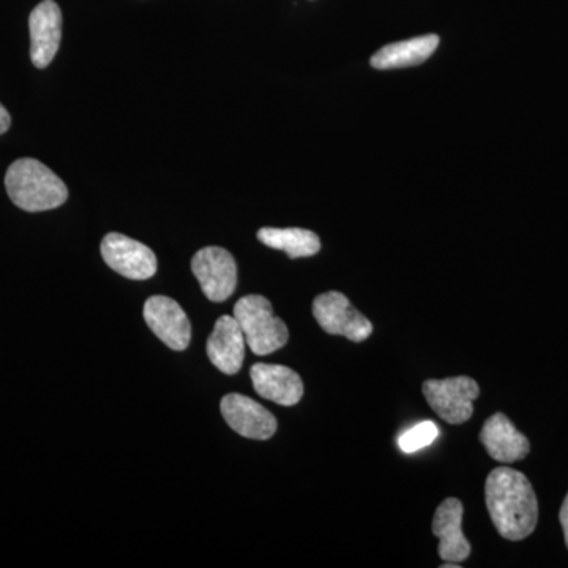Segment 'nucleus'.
<instances>
[{"instance_id": "f257e3e1", "label": "nucleus", "mask_w": 568, "mask_h": 568, "mask_svg": "<svg viewBox=\"0 0 568 568\" xmlns=\"http://www.w3.org/2000/svg\"><path fill=\"white\" fill-rule=\"evenodd\" d=\"M485 497L497 532L511 541L525 540L536 529L538 503L525 474L510 467H496L489 473Z\"/></svg>"}, {"instance_id": "f03ea898", "label": "nucleus", "mask_w": 568, "mask_h": 568, "mask_svg": "<svg viewBox=\"0 0 568 568\" xmlns=\"http://www.w3.org/2000/svg\"><path fill=\"white\" fill-rule=\"evenodd\" d=\"M6 189L13 204L26 212L52 211L69 200V189L62 179L36 159H20L11 164Z\"/></svg>"}, {"instance_id": "7ed1b4c3", "label": "nucleus", "mask_w": 568, "mask_h": 568, "mask_svg": "<svg viewBox=\"0 0 568 568\" xmlns=\"http://www.w3.org/2000/svg\"><path fill=\"white\" fill-rule=\"evenodd\" d=\"M234 317L244 332L246 345L256 355H268L282 349L290 339V331L274 316L271 302L263 295H245L234 306Z\"/></svg>"}, {"instance_id": "20e7f679", "label": "nucleus", "mask_w": 568, "mask_h": 568, "mask_svg": "<svg viewBox=\"0 0 568 568\" xmlns=\"http://www.w3.org/2000/svg\"><path fill=\"white\" fill-rule=\"evenodd\" d=\"M424 395L433 410L447 424L462 425L474 414L480 387L473 377L457 376L429 379L424 383Z\"/></svg>"}, {"instance_id": "39448f33", "label": "nucleus", "mask_w": 568, "mask_h": 568, "mask_svg": "<svg viewBox=\"0 0 568 568\" xmlns=\"http://www.w3.org/2000/svg\"><path fill=\"white\" fill-rule=\"evenodd\" d=\"M313 315L327 334L346 336L354 343L365 342L373 332V324L354 308L345 294L336 291L317 295Z\"/></svg>"}, {"instance_id": "423d86ee", "label": "nucleus", "mask_w": 568, "mask_h": 568, "mask_svg": "<svg viewBox=\"0 0 568 568\" xmlns=\"http://www.w3.org/2000/svg\"><path fill=\"white\" fill-rule=\"evenodd\" d=\"M192 271L209 301H227L237 287L234 256L220 246H205L194 254Z\"/></svg>"}, {"instance_id": "0eeeda50", "label": "nucleus", "mask_w": 568, "mask_h": 568, "mask_svg": "<svg viewBox=\"0 0 568 568\" xmlns=\"http://www.w3.org/2000/svg\"><path fill=\"white\" fill-rule=\"evenodd\" d=\"M102 256L112 271L138 282L152 278L159 265L155 253L149 246L119 233L104 235Z\"/></svg>"}, {"instance_id": "6e6552de", "label": "nucleus", "mask_w": 568, "mask_h": 568, "mask_svg": "<svg viewBox=\"0 0 568 568\" xmlns=\"http://www.w3.org/2000/svg\"><path fill=\"white\" fill-rule=\"evenodd\" d=\"M144 321L160 339L174 351H185L192 342V324L173 298L153 295L144 304Z\"/></svg>"}, {"instance_id": "1a4fd4ad", "label": "nucleus", "mask_w": 568, "mask_h": 568, "mask_svg": "<svg viewBox=\"0 0 568 568\" xmlns=\"http://www.w3.org/2000/svg\"><path fill=\"white\" fill-rule=\"evenodd\" d=\"M222 414L226 424L248 439L267 440L275 435L278 422L274 414L245 395L231 394L222 399Z\"/></svg>"}, {"instance_id": "9d476101", "label": "nucleus", "mask_w": 568, "mask_h": 568, "mask_svg": "<svg viewBox=\"0 0 568 568\" xmlns=\"http://www.w3.org/2000/svg\"><path fill=\"white\" fill-rule=\"evenodd\" d=\"M31 59L37 69H47L62 40V11L54 0H43L29 17Z\"/></svg>"}, {"instance_id": "9b49d317", "label": "nucleus", "mask_w": 568, "mask_h": 568, "mask_svg": "<svg viewBox=\"0 0 568 568\" xmlns=\"http://www.w3.org/2000/svg\"><path fill=\"white\" fill-rule=\"evenodd\" d=\"M465 507L455 497H448L437 507L433 518V534L439 538V558L446 562H463L469 558L470 545L463 534Z\"/></svg>"}, {"instance_id": "f8f14e48", "label": "nucleus", "mask_w": 568, "mask_h": 568, "mask_svg": "<svg viewBox=\"0 0 568 568\" xmlns=\"http://www.w3.org/2000/svg\"><path fill=\"white\" fill-rule=\"evenodd\" d=\"M245 336L234 316H222L207 339V355L224 375L241 372L245 358Z\"/></svg>"}, {"instance_id": "ddd939ff", "label": "nucleus", "mask_w": 568, "mask_h": 568, "mask_svg": "<svg viewBox=\"0 0 568 568\" xmlns=\"http://www.w3.org/2000/svg\"><path fill=\"white\" fill-rule=\"evenodd\" d=\"M256 394L280 406H294L304 396V383L294 369L283 365L256 364L252 366Z\"/></svg>"}, {"instance_id": "4468645a", "label": "nucleus", "mask_w": 568, "mask_h": 568, "mask_svg": "<svg viewBox=\"0 0 568 568\" xmlns=\"http://www.w3.org/2000/svg\"><path fill=\"white\" fill-rule=\"evenodd\" d=\"M480 443L489 457L499 463H515L526 458L530 452L528 437L519 433L510 418L497 413L485 422L480 432Z\"/></svg>"}, {"instance_id": "2eb2a0df", "label": "nucleus", "mask_w": 568, "mask_h": 568, "mask_svg": "<svg viewBox=\"0 0 568 568\" xmlns=\"http://www.w3.org/2000/svg\"><path fill=\"white\" fill-rule=\"evenodd\" d=\"M439 37L432 36L414 37V39L398 41V43L387 44L383 50L373 55V69L392 70L405 69V67L420 65L432 58L433 52L439 47Z\"/></svg>"}, {"instance_id": "dca6fc26", "label": "nucleus", "mask_w": 568, "mask_h": 568, "mask_svg": "<svg viewBox=\"0 0 568 568\" xmlns=\"http://www.w3.org/2000/svg\"><path fill=\"white\" fill-rule=\"evenodd\" d=\"M257 239L265 246L282 250L293 260L315 256L321 250L320 237L313 231L302 230V227H286V230L263 227L257 231Z\"/></svg>"}, {"instance_id": "f3484780", "label": "nucleus", "mask_w": 568, "mask_h": 568, "mask_svg": "<svg viewBox=\"0 0 568 568\" xmlns=\"http://www.w3.org/2000/svg\"><path fill=\"white\" fill-rule=\"evenodd\" d=\"M437 436H439V428H437L435 422H424V424L414 426L399 437V448L405 454H414V452L435 443Z\"/></svg>"}, {"instance_id": "a211bd4d", "label": "nucleus", "mask_w": 568, "mask_h": 568, "mask_svg": "<svg viewBox=\"0 0 568 568\" xmlns=\"http://www.w3.org/2000/svg\"><path fill=\"white\" fill-rule=\"evenodd\" d=\"M560 525H562L564 537H566V545L568 548V495L564 500L562 507H560L559 514Z\"/></svg>"}, {"instance_id": "6ab92c4d", "label": "nucleus", "mask_w": 568, "mask_h": 568, "mask_svg": "<svg viewBox=\"0 0 568 568\" xmlns=\"http://www.w3.org/2000/svg\"><path fill=\"white\" fill-rule=\"evenodd\" d=\"M11 125L10 112L3 108V104L0 103V134L7 132Z\"/></svg>"}]
</instances>
